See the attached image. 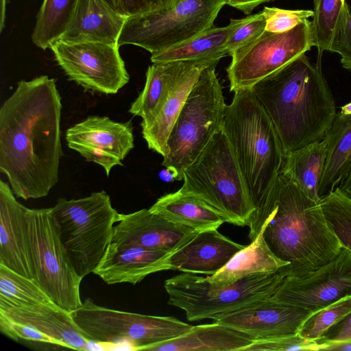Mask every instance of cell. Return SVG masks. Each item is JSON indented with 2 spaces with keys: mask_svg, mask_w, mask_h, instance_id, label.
I'll return each instance as SVG.
<instances>
[{
  "mask_svg": "<svg viewBox=\"0 0 351 351\" xmlns=\"http://www.w3.org/2000/svg\"><path fill=\"white\" fill-rule=\"evenodd\" d=\"M7 0H1V19H0V30L2 32L5 26V10Z\"/></svg>",
  "mask_w": 351,
  "mask_h": 351,
  "instance_id": "obj_46",
  "label": "cell"
},
{
  "mask_svg": "<svg viewBox=\"0 0 351 351\" xmlns=\"http://www.w3.org/2000/svg\"><path fill=\"white\" fill-rule=\"evenodd\" d=\"M223 1L226 3V4H228V1H229L230 0H223Z\"/></svg>",
  "mask_w": 351,
  "mask_h": 351,
  "instance_id": "obj_50",
  "label": "cell"
},
{
  "mask_svg": "<svg viewBox=\"0 0 351 351\" xmlns=\"http://www.w3.org/2000/svg\"><path fill=\"white\" fill-rule=\"evenodd\" d=\"M245 247L223 235L217 229L200 231L170 256L169 269L211 276Z\"/></svg>",
  "mask_w": 351,
  "mask_h": 351,
  "instance_id": "obj_20",
  "label": "cell"
},
{
  "mask_svg": "<svg viewBox=\"0 0 351 351\" xmlns=\"http://www.w3.org/2000/svg\"><path fill=\"white\" fill-rule=\"evenodd\" d=\"M127 19L104 0H78L71 22L59 40L118 46Z\"/></svg>",
  "mask_w": 351,
  "mask_h": 351,
  "instance_id": "obj_23",
  "label": "cell"
},
{
  "mask_svg": "<svg viewBox=\"0 0 351 351\" xmlns=\"http://www.w3.org/2000/svg\"><path fill=\"white\" fill-rule=\"evenodd\" d=\"M26 218L34 279L56 304L71 313L82 304L83 278L71 261L51 208H27Z\"/></svg>",
  "mask_w": 351,
  "mask_h": 351,
  "instance_id": "obj_10",
  "label": "cell"
},
{
  "mask_svg": "<svg viewBox=\"0 0 351 351\" xmlns=\"http://www.w3.org/2000/svg\"><path fill=\"white\" fill-rule=\"evenodd\" d=\"M274 0H230L227 5L249 14L259 5Z\"/></svg>",
  "mask_w": 351,
  "mask_h": 351,
  "instance_id": "obj_43",
  "label": "cell"
},
{
  "mask_svg": "<svg viewBox=\"0 0 351 351\" xmlns=\"http://www.w3.org/2000/svg\"><path fill=\"white\" fill-rule=\"evenodd\" d=\"M78 0H43L32 34L34 44L45 50L66 30Z\"/></svg>",
  "mask_w": 351,
  "mask_h": 351,
  "instance_id": "obj_31",
  "label": "cell"
},
{
  "mask_svg": "<svg viewBox=\"0 0 351 351\" xmlns=\"http://www.w3.org/2000/svg\"><path fill=\"white\" fill-rule=\"evenodd\" d=\"M0 302L12 305L36 306L55 304L34 280L0 265Z\"/></svg>",
  "mask_w": 351,
  "mask_h": 351,
  "instance_id": "obj_33",
  "label": "cell"
},
{
  "mask_svg": "<svg viewBox=\"0 0 351 351\" xmlns=\"http://www.w3.org/2000/svg\"><path fill=\"white\" fill-rule=\"evenodd\" d=\"M234 93L226 108L222 130L256 209L280 173L285 153L271 118L251 89Z\"/></svg>",
  "mask_w": 351,
  "mask_h": 351,
  "instance_id": "obj_4",
  "label": "cell"
},
{
  "mask_svg": "<svg viewBox=\"0 0 351 351\" xmlns=\"http://www.w3.org/2000/svg\"><path fill=\"white\" fill-rule=\"evenodd\" d=\"M319 350L351 351V339L326 343Z\"/></svg>",
  "mask_w": 351,
  "mask_h": 351,
  "instance_id": "obj_44",
  "label": "cell"
},
{
  "mask_svg": "<svg viewBox=\"0 0 351 351\" xmlns=\"http://www.w3.org/2000/svg\"><path fill=\"white\" fill-rule=\"evenodd\" d=\"M215 63L193 86L169 133L162 165L182 180L184 170L223 128L227 105Z\"/></svg>",
  "mask_w": 351,
  "mask_h": 351,
  "instance_id": "obj_6",
  "label": "cell"
},
{
  "mask_svg": "<svg viewBox=\"0 0 351 351\" xmlns=\"http://www.w3.org/2000/svg\"><path fill=\"white\" fill-rule=\"evenodd\" d=\"M62 102L48 75L21 80L0 108V171L25 200L47 196L59 179L63 155Z\"/></svg>",
  "mask_w": 351,
  "mask_h": 351,
  "instance_id": "obj_1",
  "label": "cell"
},
{
  "mask_svg": "<svg viewBox=\"0 0 351 351\" xmlns=\"http://www.w3.org/2000/svg\"><path fill=\"white\" fill-rule=\"evenodd\" d=\"M255 339L231 327L214 322L193 326L187 334L158 344L153 351H228L244 350Z\"/></svg>",
  "mask_w": 351,
  "mask_h": 351,
  "instance_id": "obj_24",
  "label": "cell"
},
{
  "mask_svg": "<svg viewBox=\"0 0 351 351\" xmlns=\"http://www.w3.org/2000/svg\"><path fill=\"white\" fill-rule=\"evenodd\" d=\"M268 350H319L315 341L301 337L298 333L293 335L255 340L244 351Z\"/></svg>",
  "mask_w": 351,
  "mask_h": 351,
  "instance_id": "obj_38",
  "label": "cell"
},
{
  "mask_svg": "<svg viewBox=\"0 0 351 351\" xmlns=\"http://www.w3.org/2000/svg\"><path fill=\"white\" fill-rule=\"evenodd\" d=\"M285 275L274 273L246 277L228 286L213 285L206 277L184 273L165 281L168 304L183 310L190 322L219 317L272 296Z\"/></svg>",
  "mask_w": 351,
  "mask_h": 351,
  "instance_id": "obj_8",
  "label": "cell"
},
{
  "mask_svg": "<svg viewBox=\"0 0 351 351\" xmlns=\"http://www.w3.org/2000/svg\"><path fill=\"white\" fill-rule=\"evenodd\" d=\"M219 61L217 60L184 61L180 75L160 110L149 119L141 121L143 137L149 149L165 156L169 133L189 93L198 80L202 72L206 67L218 63Z\"/></svg>",
  "mask_w": 351,
  "mask_h": 351,
  "instance_id": "obj_21",
  "label": "cell"
},
{
  "mask_svg": "<svg viewBox=\"0 0 351 351\" xmlns=\"http://www.w3.org/2000/svg\"><path fill=\"white\" fill-rule=\"evenodd\" d=\"M104 1L106 2H107L110 5H111L114 9H115L116 10L119 11V12L122 13L119 0H104Z\"/></svg>",
  "mask_w": 351,
  "mask_h": 351,
  "instance_id": "obj_47",
  "label": "cell"
},
{
  "mask_svg": "<svg viewBox=\"0 0 351 351\" xmlns=\"http://www.w3.org/2000/svg\"><path fill=\"white\" fill-rule=\"evenodd\" d=\"M197 232L172 223L149 208H143L128 214H120L119 221L113 229L112 242L174 252Z\"/></svg>",
  "mask_w": 351,
  "mask_h": 351,
  "instance_id": "obj_17",
  "label": "cell"
},
{
  "mask_svg": "<svg viewBox=\"0 0 351 351\" xmlns=\"http://www.w3.org/2000/svg\"><path fill=\"white\" fill-rule=\"evenodd\" d=\"M311 314L308 310L269 298L221 315L214 322L258 340L298 334Z\"/></svg>",
  "mask_w": 351,
  "mask_h": 351,
  "instance_id": "obj_16",
  "label": "cell"
},
{
  "mask_svg": "<svg viewBox=\"0 0 351 351\" xmlns=\"http://www.w3.org/2000/svg\"><path fill=\"white\" fill-rule=\"evenodd\" d=\"M27 207L18 202L11 187L0 180V265L34 279L29 244Z\"/></svg>",
  "mask_w": 351,
  "mask_h": 351,
  "instance_id": "obj_19",
  "label": "cell"
},
{
  "mask_svg": "<svg viewBox=\"0 0 351 351\" xmlns=\"http://www.w3.org/2000/svg\"><path fill=\"white\" fill-rule=\"evenodd\" d=\"M241 19H230L223 27H212L180 44L152 53L151 61L167 62L199 60H217L229 56L226 44Z\"/></svg>",
  "mask_w": 351,
  "mask_h": 351,
  "instance_id": "obj_26",
  "label": "cell"
},
{
  "mask_svg": "<svg viewBox=\"0 0 351 351\" xmlns=\"http://www.w3.org/2000/svg\"><path fill=\"white\" fill-rule=\"evenodd\" d=\"M68 147L87 161L100 165L109 176L112 169L134 148L130 122L120 123L108 117L90 116L66 132Z\"/></svg>",
  "mask_w": 351,
  "mask_h": 351,
  "instance_id": "obj_15",
  "label": "cell"
},
{
  "mask_svg": "<svg viewBox=\"0 0 351 351\" xmlns=\"http://www.w3.org/2000/svg\"><path fill=\"white\" fill-rule=\"evenodd\" d=\"M322 57H298L250 89L271 118L285 154L322 141L337 114Z\"/></svg>",
  "mask_w": 351,
  "mask_h": 351,
  "instance_id": "obj_3",
  "label": "cell"
},
{
  "mask_svg": "<svg viewBox=\"0 0 351 351\" xmlns=\"http://www.w3.org/2000/svg\"><path fill=\"white\" fill-rule=\"evenodd\" d=\"M351 295V252L302 276H286L271 299L314 313Z\"/></svg>",
  "mask_w": 351,
  "mask_h": 351,
  "instance_id": "obj_14",
  "label": "cell"
},
{
  "mask_svg": "<svg viewBox=\"0 0 351 351\" xmlns=\"http://www.w3.org/2000/svg\"><path fill=\"white\" fill-rule=\"evenodd\" d=\"M263 233L261 229L255 239L235 254L221 269L206 276L208 281L215 285L228 286L248 276L278 271L288 265L271 251Z\"/></svg>",
  "mask_w": 351,
  "mask_h": 351,
  "instance_id": "obj_25",
  "label": "cell"
},
{
  "mask_svg": "<svg viewBox=\"0 0 351 351\" xmlns=\"http://www.w3.org/2000/svg\"><path fill=\"white\" fill-rule=\"evenodd\" d=\"M265 24L261 12L241 19V23L232 32L226 44L229 56L260 36L265 31Z\"/></svg>",
  "mask_w": 351,
  "mask_h": 351,
  "instance_id": "obj_37",
  "label": "cell"
},
{
  "mask_svg": "<svg viewBox=\"0 0 351 351\" xmlns=\"http://www.w3.org/2000/svg\"><path fill=\"white\" fill-rule=\"evenodd\" d=\"M119 48L101 43L62 40L50 47L69 80L86 90L104 94L117 93L130 80Z\"/></svg>",
  "mask_w": 351,
  "mask_h": 351,
  "instance_id": "obj_13",
  "label": "cell"
},
{
  "mask_svg": "<svg viewBox=\"0 0 351 351\" xmlns=\"http://www.w3.org/2000/svg\"><path fill=\"white\" fill-rule=\"evenodd\" d=\"M265 19V31L282 33L290 31L313 16V10H286L265 6L261 11Z\"/></svg>",
  "mask_w": 351,
  "mask_h": 351,
  "instance_id": "obj_36",
  "label": "cell"
},
{
  "mask_svg": "<svg viewBox=\"0 0 351 351\" xmlns=\"http://www.w3.org/2000/svg\"><path fill=\"white\" fill-rule=\"evenodd\" d=\"M0 330L1 333L14 341L25 340L59 346L55 339L37 330L2 317H0Z\"/></svg>",
  "mask_w": 351,
  "mask_h": 351,
  "instance_id": "obj_39",
  "label": "cell"
},
{
  "mask_svg": "<svg viewBox=\"0 0 351 351\" xmlns=\"http://www.w3.org/2000/svg\"><path fill=\"white\" fill-rule=\"evenodd\" d=\"M122 13L128 17L173 7L178 0H119Z\"/></svg>",
  "mask_w": 351,
  "mask_h": 351,
  "instance_id": "obj_40",
  "label": "cell"
},
{
  "mask_svg": "<svg viewBox=\"0 0 351 351\" xmlns=\"http://www.w3.org/2000/svg\"><path fill=\"white\" fill-rule=\"evenodd\" d=\"M327 155L322 139L285 155L280 172L291 180L308 198L320 203L319 186Z\"/></svg>",
  "mask_w": 351,
  "mask_h": 351,
  "instance_id": "obj_29",
  "label": "cell"
},
{
  "mask_svg": "<svg viewBox=\"0 0 351 351\" xmlns=\"http://www.w3.org/2000/svg\"><path fill=\"white\" fill-rule=\"evenodd\" d=\"M332 52L340 56L342 67L351 72V10L346 23L337 38Z\"/></svg>",
  "mask_w": 351,
  "mask_h": 351,
  "instance_id": "obj_42",
  "label": "cell"
},
{
  "mask_svg": "<svg viewBox=\"0 0 351 351\" xmlns=\"http://www.w3.org/2000/svg\"><path fill=\"white\" fill-rule=\"evenodd\" d=\"M176 224L197 232L218 229L225 219L196 197L180 190L161 196L149 208Z\"/></svg>",
  "mask_w": 351,
  "mask_h": 351,
  "instance_id": "obj_27",
  "label": "cell"
},
{
  "mask_svg": "<svg viewBox=\"0 0 351 351\" xmlns=\"http://www.w3.org/2000/svg\"><path fill=\"white\" fill-rule=\"evenodd\" d=\"M315 46L313 25L309 19L286 32L265 31L230 55L226 70L230 90L251 88Z\"/></svg>",
  "mask_w": 351,
  "mask_h": 351,
  "instance_id": "obj_12",
  "label": "cell"
},
{
  "mask_svg": "<svg viewBox=\"0 0 351 351\" xmlns=\"http://www.w3.org/2000/svg\"><path fill=\"white\" fill-rule=\"evenodd\" d=\"M345 195L351 198V165L337 186Z\"/></svg>",
  "mask_w": 351,
  "mask_h": 351,
  "instance_id": "obj_45",
  "label": "cell"
},
{
  "mask_svg": "<svg viewBox=\"0 0 351 351\" xmlns=\"http://www.w3.org/2000/svg\"><path fill=\"white\" fill-rule=\"evenodd\" d=\"M248 227L252 241L263 230L269 248L288 263L286 276H302L330 262L342 246L329 228L319 203L308 198L281 172Z\"/></svg>",
  "mask_w": 351,
  "mask_h": 351,
  "instance_id": "obj_2",
  "label": "cell"
},
{
  "mask_svg": "<svg viewBox=\"0 0 351 351\" xmlns=\"http://www.w3.org/2000/svg\"><path fill=\"white\" fill-rule=\"evenodd\" d=\"M340 112L343 114H351V102L343 106Z\"/></svg>",
  "mask_w": 351,
  "mask_h": 351,
  "instance_id": "obj_48",
  "label": "cell"
},
{
  "mask_svg": "<svg viewBox=\"0 0 351 351\" xmlns=\"http://www.w3.org/2000/svg\"><path fill=\"white\" fill-rule=\"evenodd\" d=\"M351 312V295L312 313L302 323L298 334L315 341L330 326Z\"/></svg>",
  "mask_w": 351,
  "mask_h": 351,
  "instance_id": "obj_35",
  "label": "cell"
},
{
  "mask_svg": "<svg viewBox=\"0 0 351 351\" xmlns=\"http://www.w3.org/2000/svg\"><path fill=\"white\" fill-rule=\"evenodd\" d=\"M0 317L30 326L55 339L60 347L86 350L90 343L71 313L56 304L23 306L0 302Z\"/></svg>",
  "mask_w": 351,
  "mask_h": 351,
  "instance_id": "obj_22",
  "label": "cell"
},
{
  "mask_svg": "<svg viewBox=\"0 0 351 351\" xmlns=\"http://www.w3.org/2000/svg\"><path fill=\"white\" fill-rule=\"evenodd\" d=\"M351 339V312L339 321L328 328L322 335L315 341L321 346L328 343Z\"/></svg>",
  "mask_w": 351,
  "mask_h": 351,
  "instance_id": "obj_41",
  "label": "cell"
},
{
  "mask_svg": "<svg viewBox=\"0 0 351 351\" xmlns=\"http://www.w3.org/2000/svg\"><path fill=\"white\" fill-rule=\"evenodd\" d=\"M323 139L327 155L319 186L321 199L335 190L351 165V114L337 113Z\"/></svg>",
  "mask_w": 351,
  "mask_h": 351,
  "instance_id": "obj_28",
  "label": "cell"
},
{
  "mask_svg": "<svg viewBox=\"0 0 351 351\" xmlns=\"http://www.w3.org/2000/svg\"><path fill=\"white\" fill-rule=\"evenodd\" d=\"M184 61L155 62L146 72L143 89L131 104L129 112L146 121L154 117L162 105L178 79Z\"/></svg>",
  "mask_w": 351,
  "mask_h": 351,
  "instance_id": "obj_30",
  "label": "cell"
},
{
  "mask_svg": "<svg viewBox=\"0 0 351 351\" xmlns=\"http://www.w3.org/2000/svg\"><path fill=\"white\" fill-rule=\"evenodd\" d=\"M223 0H178L171 8L128 17L118 46L130 45L155 53L214 26Z\"/></svg>",
  "mask_w": 351,
  "mask_h": 351,
  "instance_id": "obj_11",
  "label": "cell"
},
{
  "mask_svg": "<svg viewBox=\"0 0 351 351\" xmlns=\"http://www.w3.org/2000/svg\"><path fill=\"white\" fill-rule=\"evenodd\" d=\"M181 192L192 195L238 226H248L255 206L223 130L184 171Z\"/></svg>",
  "mask_w": 351,
  "mask_h": 351,
  "instance_id": "obj_5",
  "label": "cell"
},
{
  "mask_svg": "<svg viewBox=\"0 0 351 351\" xmlns=\"http://www.w3.org/2000/svg\"><path fill=\"white\" fill-rule=\"evenodd\" d=\"M313 25L318 56L332 52L335 43L346 25L350 8L341 0H314Z\"/></svg>",
  "mask_w": 351,
  "mask_h": 351,
  "instance_id": "obj_32",
  "label": "cell"
},
{
  "mask_svg": "<svg viewBox=\"0 0 351 351\" xmlns=\"http://www.w3.org/2000/svg\"><path fill=\"white\" fill-rule=\"evenodd\" d=\"M319 204L329 228L341 246L351 252V198L336 187Z\"/></svg>",
  "mask_w": 351,
  "mask_h": 351,
  "instance_id": "obj_34",
  "label": "cell"
},
{
  "mask_svg": "<svg viewBox=\"0 0 351 351\" xmlns=\"http://www.w3.org/2000/svg\"><path fill=\"white\" fill-rule=\"evenodd\" d=\"M70 313L89 341H125L138 350H149L187 334L193 327L173 317L144 315L99 306L90 298H86Z\"/></svg>",
  "mask_w": 351,
  "mask_h": 351,
  "instance_id": "obj_9",
  "label": "cell"
},
{
  "mask_svg": "<svg viewBox=\"0 0 351 351\" xmlns=\"http://www.w3.org/2000/svg\"><path fill=\"white\" fill-rule=\"evenodd\" d=\"M51 210L71 261L84 278L104 256L120 213L104 191L80 199L60 198Z\"/></svg>",
  "mask_w": 351,
  "mask_h": 351,
  "instance_id": "obj_7",
  "label": "cell"
},
{
  "mask_svg": "<svg viewBox=\"0 0 351 351\" xmlns=\"http://www.w3.org/2000/svg\"><path fill=\"white\" fill-rule=\"evenodd\" d=\"M173 253L111 242L93 274L108 285H136L150 274L170 270L168 261Z\"/></svg>",
  "mask_w": 351,
  "mask_h": 351,
  "instance_id": "obj_18",
  "label": "cell"
},
{
  "mask_svg": "<svg viewBox=\"0 0 351 351\" xmlns=\"http://www.w3.org/2000/svg\"><path fill=\"white\" fill-rule=\"evenodd\" d=\"M341 3H342L343 4H345V3H347V2H346V0H341Z\"/></svg>",
  "mask_w": 351,
  "mask_h": 351,
  "instance_id": "obj_49",
  "label": "cell"
}]
</instances>
